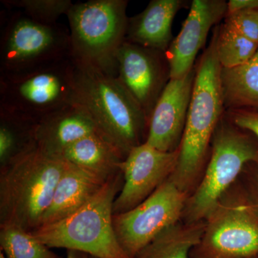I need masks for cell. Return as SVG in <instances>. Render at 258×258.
I'll list each match as a JSON object with an SVG mask.
<instances>
[{
  "instance_id": "cell-1",
  "label": "cell",
  "mask_w": 258,
  "mask_h": 258,
  "mask_svg": "<svg viewBox=\"0 0 258 258\" xmlns=\"http://www.w3.org/2000/svg\"><path fill=\"white\" fill-rule=\"evenodd\" d=\"M196 75L175 170L169 178L188 198L203 178L214 134L225 113L217 53V26L195 64Z\"/></svg>"
},
{
  "instance_id": "cell-2",
  "label": "cell",
  "mask_w": 258,
  "mask_h": 258,
  "mask_svg": "<svg viewBox=\"0 0 258 258\" xmlns=\"http://www.w3.org/2000/svg\"><path fill=\"white\" fill-rule=\"evenodd\" d=\"M73 60L74 101L87 109L101 134L125 159L147 141L149 118L116 76Z\"/></svg>"
},
{
  "instance_id": "cell-3",
  "label": "cell",
  "mask_w": 258,
  "mask_h": 258,
  "mask_svg": "<svg viewBox=\"0 0 258 258\" xmlns=\"http://www.w3.org/2000/svg\"><path fill=\"white\" fill-rule=\"evenodd\" d=\"M66 161L37 147L1 168L0 225L31 232L41 225Z\"/></svg>"
},
{
  "instance_id": "cell-4",
  "label": "cell",
  "mask_w": 258,
  "mask_h": 258,
  "mask_svg": "<svg viewBox=\"0 0 258 258\" xmlns=\"http://www.w3.org/2000/svg\"><path fill=\"white\" fill-rule=\"evenodd\" d=\"M123 183L120 172L82 208L60 221L40 226L32 235L49 248L77 251L96 258H129L113 224V203Z\"/></svg>"
},
{
  "instance_id": "cell-5",
  "label": "cell",
  "mask_w": 258,
  "mask_h": 258,
  "mask_svg": "<svg viewBox=\"0 0 258 258\" xmlns=\"http://www.w3.org/2000/svg\"><path fill=\"white\" fill-rule=\"evenodd\" d=\"M249 163L258 164V139L232 123L225 113L214 134L203 178L186 200L181 221H205Z\"/></svg>"
},
{
  "instance_id": "cell-6",
  "label": "cell",
  "mask_w": 258,
  "mask_h": 258,
  "mask_svg": "<svg viewBox=\"0 0 258 258\" xmlns=\"http://www.w3.org/2000/svg\"><path fill=\"white\" fill-rule=\"evenodd\" d=\"M126 0H90L71 6L67 15L72 58L116 76V57L125 41Z\"/></svg>"
},
{
  "instance_id": "cell-7",
  "label": "cell",
  "mask_w": 258,
  "mask_h": 258,
  "mask_svg": "<svg viewBox=\"0 0 258 258\" xmlns=\"http://www.w3.org/2000/svg\"><path fill=\"white\" fill-rule=\"evenodd\" d=\"M74 101L72 57L30 71L0 74V109L37 122Z\"/></svg>"
},
{
  "instance_id": "cell-8",
  "label": "cell",
  "mask_w": 258,
  "mask_h": 258,
  "mask_svg": "<svg viewBox=\"0 0 258 258\" xmlns=\"http://www.w3.org/2000/svg\"><path fill=\"white\" fill-rule=\"evenodd\" d=\"M2 18L0 74L30 71L72 57L70 32L59 24L45 25L20 10Z\"/></svg>"
},
{
  "instance_id": "cell-9",
  "label": "cell",
  "mask_w": 258,
  "mask_h": 258,
  "mask_svg": "<svg viewBox=\"0 0 258 258\" xmlns=\"http://www.w3.org/2000/svg\"><path fill=\"white\" fill-rule=\"evenodd\" d=\"M205 221L203 235L190 258L258 257V220L244 203L237 181Z\"/></svg>"
},
{
  "instance_id": "cell-10",
  "label": "cell",
  "mask_w": 258,
  "mask_h": 258,
  "mask_svg": "<svg viewBox=\"0 0 258 258\" xmlns=\"http://www.w3.org/2000/svg\"><path fill=\"white\" fill-rule=\"evenodd\" d=\"M187 198L168 179L138 206L113 215L115 235L127 256L134 258L163 231L181 221Z\"/></svg>"
},
{
  "instance_id": "cell-11",
  "label": "cell",
  "mask_w": 258,
  "mask_h": 258,
  "mask_svg": "<svg viewBox=\"0 0 258 258\" xmlns=\"http://www.w3.org/2000/svg\"><path fill=\"white\" fill-rule=\"evenodd\" d=\"M179 149L173 152L141 144L131 151L120 164L123 183L113 203V215L138 206L170 177L175 170Z\"/></svg>"
},
{
  "instance_id": "cell-12",
  "label": "cell",
  "mask_w": 258,
  "mask_h": 258,
  "mask_svg": "<svg viewBox=\"0 0 258 258\" xmlns=\"http://www.w3.org/2000/svg\"><path fill=\"white\" fill-rule=\"evenodd\" d=\"M117 79L150 118L170 80L165 52L125 41L116 57Z\"/></svg>"
},
{
  "instance_id": "cell-13",
  "label": "cell",
  "mask_w": 258,
  "mask_h": 258,
  "mask_svg": "<svg viewBox=\"0 0 258 258\" xmlns=\"http://www.w3.org/2000/svg\"><path fill=\"white\" fill-rule=\"evenodd\" d=\"M196 68L178 79H170L150 118L146 142L165 152L178 150L182 139L192 96Z\"/></svg>"
},
{
  "instance_id": "cell-14",
  "label": "cell",
  "mask_w": 258,
  "mask_h": 258,
  "mask_svg": "<svg viewBox=\"0 0 258 258\" xmlns=\"http://www.w3.org/2000/svg\"><path fill=\"white\" fill-rule=\"evenodd\" d=\"M225 0H194L181 31L174 37L165 55L170 79L189 74L195 67L197 56L206 43L212 27L227 15Z\"/></svg>"
},
{
  "instance_id": "cell-15",
  "label": "cell",
  "mask_w": 258,
  "mask_h": 258,
  "mask_svg": "<svg viewBox=\"0 0 258 258\" xmlns=\"http://www.w3.org/2000/svg\"><path fill=\"white\" fill-rule=\"evenodd\" d=\"M93 134H102L91 113L74 101L37 122L35 144L44 154L60 158L70 146Z\"/></svg>"
},
{
  "instance_id": "cell-16",
  "label": "cell",
  "mask_w": 258,
  "mask_h": 258,
  "mask_svg": "<svg viewBox=\"0 0 258 258\" xmlns=\"http://www.w3.org/2000/svg\"><path fill=\"white\" fill-rule=\"evenodd\" d=\"M186 2L152 0L139 14L128 18L125 41L166 52L174 40L172 23Z\"/></svg>"
},
{
  "instance_id": "cell-17",
  "label": "cell",
  "mask_w": 258,
  "mask_h": 258,
  "mask_svg": "<svg viewBox=\"0 0 258 258\" xmlns=\"http://www.w3.org/2000/svg\"><path fill=\"white\" fill-rule=\"evenodd\" d=\"M106 181L66 161L63 172L40 226L60 221L72 215L98 194Z\"/></svg>"
},
{
  "instance_id": "cell-18",
  "label": "cell",
  "mask_w": 258,
  "mask_h": 258,
  "mask_svg": "<svg viewBox=\"0 0 258 258\" xmlns=\"http://www.w3.org/2000/svg\"><path fill=\"white\" fill-rule=\"evenodd\" d=\"M64 161L108 181L121 172V154L102 134H93L68 147L60 156Z\"/></svg>"
},
{
  "instance_id": "cell-19",
  "label": "cell",
  "mask_w": 258,
  "mask_h": 258,
  "mask_svg": "<svg viewBox=\"0 0 258 258\" xmlns=\"http://www.w3.org/2000/svg\"><path fill=\"white\" fill-rule=\"evenodd\" d=\"M220 83L225 111L258 113V50L246 63L231 69L222 68Z\"/></svg>"
},
{
  "instance_id": "cell-20",
  "label": "cell",
  "mask_w": 258,
  "mask_h": 258,
  "mask_svg": "<svg viewBox=\"0 0 258 258\" xmlns=\"http://www.w3.org/2000/svg\"><path fill=\"white\" fill-rule=\"evenodd\" d=\"M205 228V221H180L163 231L134 258H190V252L201 240Z\"/></svg>"
},
{
  "instance_id": "cell-21",
  "label": "cell",
  "mask_w": 258,
  "mask_h": 258,
  "mask_svg": "<svg viewBox=\"0 0 258 258\" xmlns=\"http://www.w3.org/2000/svg\"><path fill=\"white\" fill-rule=\"evenodd\" d=\"M37 121L0 109V166L36 147Z\"/></svg>"
},
{
  "instance_id": "cell-22",
  "label": "cell",
  "mask_w": 258,
  "mask_h": 258,
  "mask_svg": "<svg viewBox=\"0 0 258 258\" xmlns=\"http://www.w3.org/2000/svg\"><path fill=\"white\" fill-rule=\"evenodd\" d=\"M258 50V43L246 38L223 23L217 26V53L220 66L231 69L248 62Z\"/></svg>"
},
{
  "instance_id": "cell-23",
  "label": "cell",
  "mask_w": 258,
  "mask_h": 258,
  "mask_svg": "<svg viewBox=\"0 0 258 258\" xmlns=\"http://www.w3.org/2000/svg\"><path fill=\"white\" fill-rule=\"evenodd\" d=\"M0 244L7 258H57L31 232L17 225H0Z\"/></svg>"
},
{
  "instance_id": "cell-24",
  "label": "cell",
  "mask_w": 258,
  "mask_h": 258,
  "mask_svg": "<svg viewBox=\"0 0 258 258\" xmlns=\"http://www.w3.org/2000/svg\"><path fill=\"white\" fill-rule=\"evenodd\" d=\"M8 9L19 10L37 23H57L61 15H67L74 3L71 0H2Z\"/></svg>"
},
{
  "instance_id": "cell-25",
  "label": "cell",
  "mask_w": 258,
  "mask_h": 258,
  "mask_svg": "<svg viewBox=\"0 0 258 258\" xmlns=\"http://www.w3.org/2000/svg\"><path fill=\"white\" fill-rule=\"evenodd\" d=\"M237 182L244 203L258 220V164H247Z\"/></svg>"
},
{
  "instance_id": "cell-26",
  "label": "cell",
  "mask_w": 258,
  "mask_h": 258,
  "mask_svg": "<svg viewBox=\"0 0 258 258\" xmlns=\"http://www.w3.org/2000/svg\"><path fill=\"white\" fill-rule=\"evenodd\" d=\"M224 23L246 38L258 43V9L241 10L226 15Z\"/></svg>"
},
{
  "instance_id": "cell-27",
  "label": "cell",
  "mask_w": 258,
  "mask_h": 258,
  "mask_svg": "<svg viewBox=\"0 0 258 258\" xmlns=\"http://www.w3.org/2000/svg\"><path fill=\"white\" fill-rule=\"evenodd\" d=\"M229 119L240 128L249 131L258 139V113L245 110L225 111Z\"/></svg>"
},
{
  "instance_id": "cell-28",
  "label": "cell",
  "mask_w": 258,
  "mask_h": 258,
  "mask_svg": "<svg viewBox=\"0 0 258 258\" xmlns=\"http://www.w3.org/2000/svg\"><path fill=\"white\" fill-rule=\"evenodd\" d=\"M227 6V15L241 10L258 9V0H230Z\"/></svg>"
},
{
  "instance_id": "cell-29",
  "label": "cell",
  "mask_w": 258,
  "mask_h": 258,
  "mask_svg": "<svg viewBox=\"0 0 258 258\" xmlns=\"http://www.w3.org/2000/svg\"><path fill=\"white\" fill-rule=\"evenodd\" d=\"M88 254L77 251L68 250L67 258H88Z\"/></svg>"
},
{
  "instance_id": "cell-30",
  "label": "cell",
  "mask_w": 258,
  "mask_h": 258,
  "mask_svg": "<svg viewBox=\"0 0 258 258\" xmlns=\"http://www.w3.org/2000/svg\"><path fill=\"white\" fill-rule=\"evenodd\" d=\"M0 258H7L3 250H1V252H0Z\"/></svg>"
},
{
  "instance_id": "cell-31",
  "label": "cell",
  "mask_w": 258,
  "mask_h": 258,
  "mask_svg": "<svg viewBox=\"0 0 258 258\" xmlns=\"http://www.w3.org/2000/svg\"><path fill=\"white\" fill-rule=\"evenodd\" d=\"M88 258H96V257H91V256H88Z\"/></svg>"
},
{
  "instance_id": "cell-32",
  "label": "cell",
  "mask_w": 258,
  "mask_h": 258,
  "mask_svg": "<svg viewBox=\"0 0 258 258\" xmlns=\"http://www.w3.org/2000/svg\"><path fill=\"white\" fill-rule=\"evenodd\" d=\"M253 258H258V257H253Z\"/></svg>"
}]
</instances>
